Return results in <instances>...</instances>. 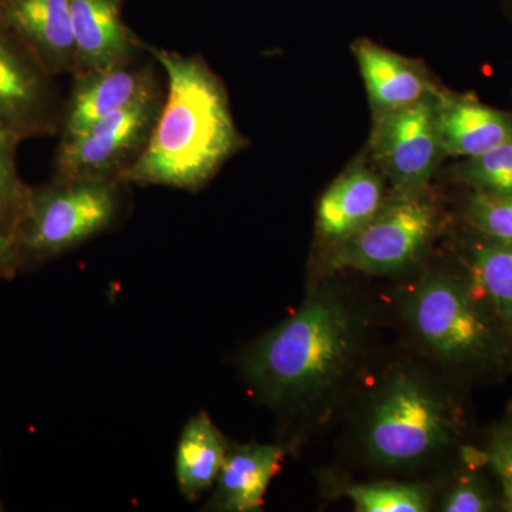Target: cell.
<instances>
[{
  "label": "cell",
  "mask_w": 512,
  "mask_h": 512,
  "mask_svg": "<svg viewBox=\"0 0 512 512\" xmlns=\"http://www.w3.org/2000/svg\"><path fill=\"white\" fill-rule=\"evenodd\" d=\"M167 79L153 133L123 181L198 192L248 146L232 116L227 87L198 55L144 43Z\"/></svg>",
  "instance_id": "obj_1"
},
{
  "label": "cell",
  "mask_w": 512,
  "mask_h": 512,
  "mask_svg": "<svg viewBox=\"0 0 512 512\" xmlns=\"http://www.w3.org/2000/svg\"><path fill=\"white\" fill-rule=\"evenodd\" d=\"M360 328L349 306L330 292L303 303L256 340L241 359L249 389L278 410L318 402L352 369Z\"/></svg>",
  "instance_id": "obj_2"
},
{
  "label": "cell",
  "mask_w": 512,
  "mask_h": 512,
  "mask_svg": "<svg viewBox=\"0 0 512 512\" xmlns=\"http://www.w3.org/2000/svg\"><path fill=\"white\" fill-rule=\"evenodd\" d=\"M460 429L456 404L416 370L400 369L373 397L363 443L380 466H421L453 446Z\"/></svg>",
  "instance_id": "obj_3"
},
{
  "label": "cell",
  "mask_w": 512,
  "mask_h": 512,
  "mask_svg": "<svg viewBox=\"0 0 512 512\" xmlns=\"http://www.w3.org/2000/svg\"><path fill=\"white\" fill-rule=\"evenodd\" d=\"M120 180L57 177L32 187L13 237L19 269L46 264L113 227L123 211Z\"/></svg>",
  "instance_id": "obj_4"
},
{
  "label": "cell",
  "mask_w": 512,
  "mask_h": 512,
  "mask_svg": "<svg viewBox=\"0 0 512 512\" xmlns=\"http://www.w3.org/2000/svg\"><path fill=\"white\" fill-rule=\"evenodd\" d=\"M404 318L417 338L443 362L466 370L503 366L512 339L478 301L467 281L433 275L404 302Z\"/></svg>",
  "instance_id": "obj_5"
},
{
  "label": "cell",
  "mask_w": 512,
  "mask_h": 512,
  "mask_svg": "<svg viewBox=\"0 0 512 512\" xmlns=\"http://www.w3.org/2000/svg\"><path fill=\"white\" fill-rule=\"evenodd\" d=\"M437 94L373 120L370 163L389 181L396 198L426 194L447 157L437 124Z\"/></svg>",
  "instance_id": "obj_6"
},
{
  "label": "cell",
  "mask_w": 512,
  "mask_h": 512,
  "mask_svg": "<svg viewBox=\"0 0 512 512\" xmlns=\"http://www.w3.org/2000/svg\"><path fill=\"white\" fill-rule=\"evenodd\" d=\"M164 94L110 114L72 136L60 137L53 175L123 181L150 140Z\"/></svg>",
  "instance_id": "obj_7"
},
{
  "label": "cell",
  "mask_w": 512,
  "mask_h": 512,
  "mask_svg": "<svg viewBox=\"0 0 512 512\" xmlns=\"http://www.w3.org/2000/svg\"><path fill=\"white\" fill-rule=\"evenodd\" d=\"M437 220L436 207L426 195L393 197L365 227L336 245L330 265L366 274L400 271L429 245Z\"/></svg>",
  "instance_id": "obj_8"
},
{
  "label": "cell",
  "mask_w": 512,
  "mask_h": 512,
  "mask_svg": "<svg viewBox=\"0 0 512 512\" xmlns=\"http://www.w3.org/2000/svg\"><path fill=\"white\" fill-rule=\"evenodd\" d=\"M56 79L0 20V123L23 141L59 136L64 97Z\"/></svg>",
  "instance_id": "obj_9"
},
{
  "label": "cell",
  "mask_w": 512,
  "mask_h": 512,
  "mask_svg": "<svg viewBox=\"0 0 512 512\" xmlns=\"http://www.w3.org/2000/svg\"><path fill=\"white\" fill-rule=\"evenodd\" d=\"M157 66L146 50L143 55L109 69L72 74L59 136H72L110 114L163 93Z\"/></svg>",
  "instance_id": "obj_10"
},
{
  "label": "cell",
  "mask_w": 512,
  "mask_h": 512,
  "mask_svg": "<svg viewBox=\"0 0 512 512\" xmlns=\"http://www.w3.org/2000/svg\"><path fill=\"white\" fill-rule=\"evenodd\" d=\"M352 52L365 83L373 120L412 107L443 90L426 64L373 40L357 39Z\"/></svg>",
  "instance_id": "obj_11"
},
{
  "label": "cell",
  "mask_w": 512,
  "mask_h": 512,
  "mask_svg": "<svg viewBox=\"0 0 512 512\" xmlns=\"http://www.w3.org/2000/svg\"><path fill=\"white\" fill-rule=\"evenodd\" d=\"M0 20L55 77L77 69L70 0H0Z\"/></svg>",
  "instance_id": "obj_12"
},
{
  "label": "cell",
  "mask_w": 512,
  "mask_h": 512,
  "mask_svg": "<svg viewBox=\"0 0 512 512\" xmlns=\"http://www.w3.org/2000/svg\"><path fill=\"white\" fill-rule=\"evenodd\" d=\"M123 9L124 0H70L74 73L109 69L146 52L144 40L124 22Z\"/></svg>",
  "instance_id": "obj_13"
},
{
  "label": "cell",
  "mask_w": 512,
  "mask_h": 512,
  "mask_svg": "<svg viewBox=\"0 0 512 512\" xmlns=\"http://www.w3.org/2000/svg\"><path fill=\"white\" fill-rule=\"evenodd\" d=\"M436 116L447 157L481 156L512 141V113L495 109L471 93L441 90Z\"/></svg>",
  "instance_id": "obj_14"
},
{
  "label": "cell",
  "mask_w": 512,
  "mask_h": 512,
  "mask_svg": "<svg viewBox=\"0 0 512 512\" xmlns=\"http://www.w3.org/2000/svg\"><path fill=\"white\" fill-rule=\"evenodd\" d=\"M384 177L373 164H350L320 197L316 227L320 237L339 245L375 217L384 204Z\"/></svg>",
  "instance_id": "obj_15"
},
{
  "label": "cell",
  "mask_w": 512,
  "mask_h": 512,
  "mask_svg": "<svg viewBox=\"0 0 512 512\" xmlns=\"http://www.w3.org/2000/svg\"><path fill=\"white\" fill-rule=\"evenodd\" d=\"M285 447L279 444H232L207 510L255 512L264 507V498L275 474L281 470Z\"/></svg>",
  "instance_id": "obj_16"
},
{
  "label": "cell",
  "mask_w": 512,
  "mask_h": 512,
  "mask_svg": "<svg viewBox=\"0 0 512 512\" xmlns=\"http://www.w3.org/2000/svg\"><path fill=\"white\" fill-rule=\"evenodd\" d=\"M228 447L207 413L195 414L187 421L175 453V478L185 500L192 503L214 487Z\"/></svg>",
  "instance_id": "obj_17"
},
{
  "label": "cell",
  "mask_w": 512,
  "mask_h": 512,
  "mask_svg": "<svg viewBox=\"0 0 512 512\" xmlns=\"http://www.w3.org/2000/svg\"><path fill=\"white\" fill-rule=\"evenodd\" d=\"M466 269L471 291L512 339V242L477 235Z\"/></svg>",
  "instance_id": "obj_18"
},
{
  "label": "cell",
  "mask_w": 512,
  "mask_h": 512,
  "mask_svg": "<svg viewBox=\"0 0 512 512\" xmlns=\"http://www.w3.org/2000/svg\"><path fill=\"white\" fill-rule=\"evenodd\" d=\"M23 138L0 123V235L12 239L28 211L32 185L18 167V148Z\"/></svg>",
  "instance_id": "obj_19"
},
{
  "label": "cell",
  "mask_w": 512,
  "mask_h": 512,
  "mask_svg": "<svg viewBox=\"0 0 512 512\" xmlns=\"http://www.w3.org/2000/svg\"><path fill=\"white\" fill-rule=\"evenodd\" d=\"M448 177L476 194L512 195V141L481 156L461 158Z\"/></svg>",
  "instance_id": "obj_20"
},
{
  "label": "cell",
  "mask_w": 512,
  "mask_h": 512,
  "mask_svg": "<svg viewBox=\"0 0 512 512\" xmlns=\"http://www.w3.org/2000/svg\"><path fill=\"white\" fill-rule=\"evenodd\" d=\"M357 512H424L429 510L426 488L404 483H373L346 488Z\"/></svg>",
  "instance_id": "obj_21"
},
{
  "label": "cell",
  "mask_w": 512,
  "mask_h": 512,
  "mask_svg": "<svg viewBox=\"0 0 512 512\" xmlns=\"http://www.w3.org/2000/svg\"><path fill=\"white\" fill-rule=\"evenodd\" d=\"M466 220L481 237L512 242V195L471 192L466 204Z\"/></svg>",
  "instance_id": "obj_22"
},
{
  "label": "cell",
  "mask_w": 512,
  "mask_h": 512,
  "mask_svg": "<svg viewBox=\"0 0 512 512\" xmlns=\"http://www.w3.org/2000/svg\"><path fill=\"white\" fill-rule=\"evenodd\" d=\"M484 461L500 483L504 510L512 512V406L503 420L491 430L484 450Z\"/></svg>",
  "instance_id": "obj_23"
},
{
  "label": "cell",
  "mask_w": 512,
  "mask_h": 512,
  "mask_svg": "<svg viewBox=\"0 0 512 512\" xmlns=\"http://www.w3.org/2000/svg\"><path fill=\"white\" fill-rule=\"evenodd\" d=\"M495 507L497 501L490 487L476 474H466L457 480L441 504V510L446 512H487Z\"/></svg>",
  "instance_id": "obj_24"
},
{
  "label": "cell",
  "mask_w": 512,
  "mask_h": 512,
  "mask_svg": "<svg viewBox=\"0 0 512 512\" xmlns=\"http://www.w3.org/2000/svg\"><path fill=\"white\" fill-rule=\"evenodd\" d=\"M19 262L12 239L0 235V284L18 275Z\"/></svg>",
  "instance_id": "obj_25"
},
{
  "label": "cell",
  "mask_w": 512,
  "mask_h": 512,
  "mask_svg": "<svg viewBox=\"0 0 512 512\" xmlns=\"http://www.w3.org/2000/svg\"><path fill=\"white\" fill-rule=\"evenodd\" d=\"M0 511H3L2 501H0Z\"/></svg>",
  "instance_id": "obj_26"
}]
</instances>
